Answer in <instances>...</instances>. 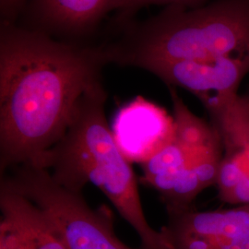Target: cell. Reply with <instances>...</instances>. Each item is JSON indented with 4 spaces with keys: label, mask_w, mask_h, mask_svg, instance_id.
Masks as SVG:
<instances>
[{
    "label": "cell",
    "mask_w": 249,
    "mask_h": 249,
    "mask_svg": "<svg viewBox=\"0 0 249 249\" xmlns=\"http://www.w3.org/2000/svg\"><path fill=\"white\" fill-rule=\"evenodd\" d=\"M0 210V249H29L26 230L17 215L2 203Z\"/></svg>",
    "instance_id": "cell-12"
},
{
    "label": "cell",
    "mask_w": 249,
    "mask_h": 249,
    "mask_svg": "<svg viewBox=\"0 0 249 249\" xmlns=\"http://www.w3.org/2000/svg\"><path fill=\"white\" fill-rule=\"evenodd\" d=\"M101 46L56 41L5 21L0 35V171L36 164L62 139L85 91L102 81Z\"/></svg>",
    "instance_id": "cell-1"
},
{
    "label": "cell",
    "mask_w": 249,
    "mask_h": 249,
    "mask_svg": "<svg viewBox=\"0 0 249 249\" xmlns=\"http://www.w3.org/2000/svg\"><path fill=\"white\" fill-rule=\"evenodd\" d=\"M24 3L25 0H0L1 14L6 18V21L15 18Z\"/></svg>",
    "instance_id": "cell-14"
},
{
    "label": "cell",
    "mask_w": 249,
    "mask_h": 249,
    "mask_svg": "<svg viewBox=\"0 0 249 249\" xmlns=\"http://www.w3.org/2000/svg\"><path fill=\"white\" fill-rule=\"evenodd\" d=\"M101 48L108 64L142 70L154 63L249 57V0L165 7Z\"/></svg>",
    "instance_id": "cell-3"
},
{
    "label": "cell",
    "mask_w": 249,
    "mask_h": 249,
    "mask_svg": "<svg viewBox=\"0 0 249 249\" xmlns=\"http://www.w3.org/2000/svg\"><path fill=\"white\" fill-rule=\"evenodd\" d=\"M169 91L175 120L174 137L157 155L142 165L143 184L157 190L160 196L169 192L183 173L222 145L213 124L196 116L175 88L169 87Z\"/></svg>",
    "instance_id": "cell-5"
},
{
    "label": "cell",
    "mask_w": 249,
    "mask_h": 249,
    "mask_svg": "<svg viewBox=\"0 0 249 249\" xmlns=\"http://www.w3.org/2000/svg\"><path fill=\"white\" fill-rule=\"evenodd\" d=\"M168 249H249V204L213 212L168 213L160 229Z\"/></svg>",
    "instance_id": "cell-6"
},
{
    "label": "cell",
    "mask_w": 249,
    "mask_h": 249,
    "mask_svg": "<svg viewBox=\"0 0 249 249\" xmlns=\"http://www.w3.org/2000/svg\"><path fill=\"white\" fill-rule=\"evenodd\" d=\"M208 113L223 147L219 197L228 204H249V99L236 95Z\"/></svg>",
    "instance_id": "cell-7"
},
{
    "label": "cell",
    "mask_w": 249,
    "mask_h": 249,
    "mask_svg": "<svg viewBox=\"0 0 249 249\" xmlns=\"http://www.w3.org/2000/svg\"><path fill=\"white\" fill-rule=\"evenodd\" d=\"M111 129L125 159L143 165L172 141L175 120L164 108L137 96L118 109Z\"/></svg>",
    "instance_id": "cell-9"
},
{
    "label": "cell",
    "mask_w": 249,
    "mask_h": 249,
    "mask_svg": "<svg viewBox=\"0 0 249 249\" xmlns=\"http://www.w3.org/2000/svg\"><path fill=\"white\" fill-rule=\"evenodd\" d=\"M1 180L45 212L66 249H143L119 239L108 210L92 209L82 193L60 186L46 169L23 164L8 171Z\"/></svg>",
    "instance_id": "cell-4"
},
{
    "label": "cell",
    "mask_w": 249,
    "mask_h": 249,
    "mask_svg": "<svg viewBox=\"0 0 249 249\" xmlns=\"http://www.w3.org/2000/svg\"><path fill=\"white\" fill-rule=\"evenodd\" d=\"M247 96H248V98L249 99V93H248V94H247Z\"/></svg>",
    "instance_id": "cell-15"
},
{
    "label": "cell",
    "mask_w": 249,
    "mask_h": 249,
    "mask_svg": "<svg viewBox=\"0 0 249 249\" xmlns=\"http://www.w3.org/2000/svg\"><path fill=\"white\" fill-rule=\"evenodd\" d=\"M0 203L8 206L23 224L29 249H66L45 212L1 180Z\"/></svg>",
    "instance_id": "cell-11"
},
{
    "label": "cell",
    "mask_w": 249,
    "mask_h": 249,
    "mask_svg": "<svg viewBox=\"0 0 249 249\" xmlns=\"http://www.w3.org/2000/svg\"><path fill=\"white\" fill-rule=\"evenodd\" d=\"M122 0H32L31 18L36 30L65 35L89 32L111 11L119 9Z\"/></svg>",
    "instance_id": "cell-10"
},
{
    "label": "cell",
    "mask_w": 249,
    "mask_h": 249,
    "mask_svg": "<svg viewBox=\"0 0 249 249\" xmlns=\"http://www.w3.org/2000/svg\"><path fill=\"white\" fill-rule=\"evenodd\" d=\"M143 70L173 88L194 94L207 111L238 95L237 90L249 73V57L216 58L154 63Z\"/></svg>",
    "instance_id": "cell-8"
},
{
    "label": "cell",
    "mask_w": 249,
    "mask_h": 249,
    "mask_svg": "<svg viewBox=\"0 0 249 249\" xmlns=\"http://www.w3.org/2000/svg\"><path fill=\"white\" fill-rule=\"evenodd\" d=\"M107 92L100 81L80 97L62 139L36 164L63 187L82 193L92 184L138 233L143 249H168L143 211L131 163L116 145L106 115Z\"/></svg>",
    "instance_id": "cell-2"
},
{
    "label": "cell",
    "mask_w": 249,
    "mask_h": 249,
    "mask_svg": "<svg viewBox=\"0 0 249 249\" xmlns=\"http://www.w3.org/2000/svg\"><path fill=\"white\" fill-rule=\"evenodd\" d=\"M209 0H122L117 9L118 18L120 20H126L140 9L157 5L165 7H181V8H196L208 3Z\"/></svg>",
    "instance_id": "cell-13"
}]
</instances>
